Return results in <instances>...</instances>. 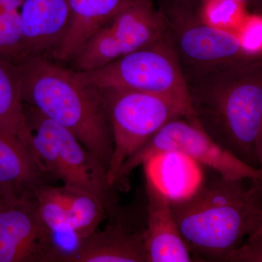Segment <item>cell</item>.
Masks as SVG:
<instances>
[{
	"mask_svg": "<svg viewBox=\"0 0 262 262\" xmlns=\"http://www.w3.org/2000/svg\"><path fill=\"white\" fill-rule=\"evenodd\" d=\"M184 78L202 130L243 163L262 169L261 55Z\"/></svg>",
	"mask_w": 262,
	"mask_h": 262,
	"instance_id": "1",
	"label": "cell"
},
{
	"mask_svg": "<svg viewBox=\"0 0 262 262\" xmlns=\"http://www.w3.org/2000/svg\"><path fill=\"white\" fill-rule=\"evenodd\" d=\"M170 204L193 259L223 261L262 229V179H227L215 173Z\"/></svg>",
	"mask_w": 262,
	"mask_h": 262,
	"instance_id": "2",
	"label": "cell"
},
{
	"mask_svg": "<svg viewBox=\"0 0 262 262\" xmlns=\"http://www.w3.org/2000/svg\"><path fill=\"white\" fill-rule=\"evenodd\" d=\"M15 64L24 103L72 133L107 172L113 139L101 91L48 56H26Z\"/></svg>",
	"mask_w": 262,
	"mask_h": 262,
	"instance_id": "3",
	"label": "cell"
},
{
	"mask_svg": "<svg viewBox=\"0 0 262 262\" xmlns=\"http://www.w3.org/2000/svg\"><path fill=\"white\" fill-rule=\"evenodd\" d=\"M76 73L84 84L98 89L128 90L165 98L184 118L196 122L187 82L168 34L107 64Z\"/></svg>",
	"mask_w": 262,
	"mask_h": 262,
	"instance_id": "4",
	"label": "cell"
},
{
	"mask_svg": "<svg viewBox=\"0 0 262 262\" xmlns=\"http://www.w3.org/2000/svg\"><path fill=\"white\" fill-rule=\"evenodd\" d=\"M24 111L36 153L53 179L92 193L102 202L107 215L114 214L118 202L99 161L67 128L26 103Z\"/></svg>",
	"mask_w": 262,
	"mask_h": 262,
	"instance_id": "5",
	"label": "cell"
},
{
	"mask_svg": "<svg viewBox=\"0 0 262 262\" xmlns=\"http://www.w3.org/2000/svg\"><path fill=\"white\" fill-rule=\"evenodd\" d=\"M160 10L184 77L237 64L261 55V52L246 48L237 33L207 21L193 9L190 2L179 0Z\"/></svg>",
	"mask_w": 262,
	"mask_h": 262,
	"instance_id": "6",
	"label": "cell"
},
{
	"mask_svg": "<svg viewBox=\"0 0 262 262\" xmlns=\"http://www.w3.org/2000/svg\"><path fill=\"white\" fill-rule=\"evenodd\" d=\"M100 91L113 139V152L106 179L108 185L115 188V177L122 165L165 124L183 116L173 103L155 95L128 90Z\"/></svg>",
	"mask_w": 262,
	"mask_h": 262,
	"instance_id": "7",
	"label": "cell"
},
{
	"mask_svg": "<svg viewBox=\"0 0 262 262\" xmlns=\"http://www.w3.org/2000/svg\"><path fill=\"white\" fill-rule=\"evenodd\" d=\"M163 151H177L227 179H262V169L253 168L212 140L198 122L183 117L167 122L122 165L114 187L125 183L131 172L151 157Z\"/></svg>",
	"mask_w": 262,
	"mask_h": 262,
	"instance_id": "8",
	"label": "cell"
},
{
	"mask_svg": "<svg viewBox=\"0 0 262 262\" xmlns=\"http://www.w3.org/2000/svg\"><path fill=\"white\" fill-rule=\"evenodd\" d=\"M167 34L165 17L151 0H131L90 38L71 61L76 72L94 70Z\"/></svg>",
	"mask_w": 262,
	"mask_h": 262,
	"instance_id": "9",
	"label": "cell"
},
{
	"mask_svg": "<svg viewBox=\"0 0 262 262\" xmlns=\"http://www.w3.org/2000/svg\"><path fill=\"white\" fill-rule=\"evenodd\" d=\"M0 262H53L49 232L35 196L0 209Z\"/></svg>",
	"mask_w": 262,
	"mask_h": 262,
	"instance_id": "10",
	"label": "cell"
},
{
	"mask_svg": "<svg viewBox=\"0 0 262 262\" xmlns=\"http://www.w3.org/2000/svg\"><path fill=\"white\" fill-rule=\"evenodd\" d=\"M145 179L147 220L144 245L147 262L193 261L172 213L168 196L146 174Z\"/></svg>",
	"mask_w": 262,
	"mask_h": 262,
	"instance_id": "11",
	"label": "cell"
},
{
	"mask_svg": "<svg viewBox=\"0 0 262 262\" xmlns=\"http://www.w3.org/2000/svg\"><path fill=\"white\" fill-rule=\"evenodd\" d=\"M53 177L35 153L18 139L0 132V192L12 202L35 195Z\"/></svg>",
	"mask_w": 262,
	"mask_h": 262,
	"instance_id": "12",
	"label": "cell"
},
{
	"mask_svg": "<svg viewBox=\"0 0 262 262\" xmlns=\"http://www.w3.org/2000/svg\"><path fill=\"white\" fill-rule=\"evenodd\" d=\"M70 15V0H24L20 10L24 58L51 54L64 35Z\"/></svg>",
	"mask_w": 262,
	"mask_h": 262,
	"instance_id": "13",
	"label": "cell"
},
{
	"mask_svg": "<svg viewBox=\"0 0 262 262\" xmlns=\"http://www.w3.org/2000/svg\"><path fill=\"white\" fill-rule=\"evenodd\" d=\"M120 208L110 215L103 230L95 231L84 241L74 262H147L144 227L134 229L121 220Z\"/></svg>",
	"mask_w": 262,
	"mask_h": 262,
	"instance_id": "14",
	"label": "cell"
},
{
	"mask_svg": "<svg viewBox=\"0 0 262 262\" xmlns=\"http://www.w3.org/2000/svg\"><path fill=\"white\" fill-rule=\"evenodd\" d=\"M131 0H70V21L51 53L58 61H72L90 38Z\"/></svg>",
	"mask_w": 262,
	"mask_h": 262,
	"instance_id": "15",
	"label": "cell"
},
{
	"mask_svg": "<svg viewBox=\"0 0 262 262\" xmlns=\"http://www.w3.org/2000/svg\"><path fill=\"white\" fill-rule=\"evenodd\" d=\"M146 175L170 201L184 198L194 191L203 180L198 163L177 151H163L143 164Z\"/></svg>",
	"mask_w": 262,
	"mask_h": 262,
	"instance_id": "16",
	"label": "cell"
},
{
	"mask_svg": "<svg viewBox=\"0 0 262 262\" xmlns=\"http://www.w3.org/2000/svg\"><path fill=\"white\" fill-rule=\"evenodd\" d=\"M34 196H42L61 206L70 225L84 237L97 230L107 216L106 208L98 196L78 188L47 184L38 189Z\"/></svg>",
	"mask_w": 262,
	"mask_h": 262,
	"instance_id": "17",
	"label": "cell"
},
{
	"mask_svg": "<svg viewBox=\"0 0 262 262\" xmlns=\"http://www.w3.org/2000/svg\"><path fill=\"white\" fill-rule=\"evenodd\" d=\"M0 132L18 139L37 155L24 111L20 70L18 65L1 56Z\"/></svg>",
	"mask_w": 262,
	"mask_h": 262,
	"instance_id": "18",
	"label": "cell"
},
{
	"mask_svg": "<svg viewBox=\"0 0 262 262\" xmlns=\"http://www.w3.org/2000/svg\"><path fill=\"white\" fill-rule=\"evenodd\" d=\"M262 229L248 235L238 247L226 256L223 262H261Z\"/></svg>",
	"mask_w": 262,
	"mask_h": 262,
	"instance_id": "19",
	"label": "cell"
},
{
	"mask_svg": "<svg viewBox=\"0 0 262 262\" xmlns=\"http://www.w3.org/2000/svg\"><path fill=\"white\" fill-rule=\"evenodd\" d=\"M24 0H0V5L9 11L20 10Z\"/></svg>",
	"mask_w": 262,
	"mask_h": 262,
	"instance_id": "20",
	"label": "cell"
},
{
	"mask_svg": "<svg viewBox=\"0 0 262 262\" xmlns=\"http://www.w3.org/2000/svg\"><path fill=\"white\" fill-rule=\"evenodd\" d=\"M9 203H10V202L5 198L4 194L0 192V209H1L2 208H3L5 206H6V205Z\"/></svg>",
	"mask_w": 262,
	"mask_h": 262,
	"instance_id": "21",
	"label": "cell"
},
{
	"mask_svg": "<svg viewBox=\"0 0 262 262\" xmlns=\"http://www.w3.org/2000/svg\"><path fill=\"white\" fill-rule=\"evenodd\" d=\"M187 1L189 2H194L195 0H187ZM227 1L233 2V3H247V2L250 1V0H227Z\"/></svg>",
	"mask_w": 262,
	"mask_h": 262,
	"instance_id": "22",
	"label": "cell"
}]
</instances>
